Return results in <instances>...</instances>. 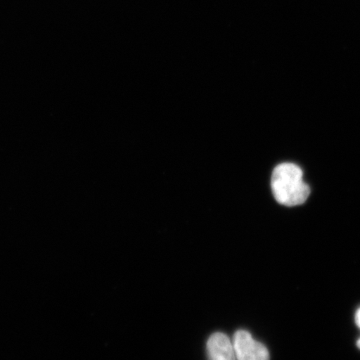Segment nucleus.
Listing matches in <instances>:
<instances>
[{
    "label": "nucleus",
    "instance_id": "obj_5",
    "mask_svg": "<svg viewBox=\"0 0 360 360\" xmlns=\"http://www.w3.org/2000/svg\"><path fill=\"white\" fill-rule=\"evenodd\" d=\"M357 347H359V348L360 349V340L359 341H357Z\"/></svg>",
    "mask_w": 360,
    "mask_h": 360
},
{
    "label": "nucleus",
    "instance_id": "obj_3",
    "mask_svg": "<svg viewBox=\"0 0 360 360\" xmlns=\"http://www.w3.org/2000/svg\"><path fill=\"white\" fill-rule=\"evenodd\" d=\"M208 360H236L233 345L224 333H213L207 341Z\"/></svg>",
    "mask_w": 360,
    "mask_h": 360
},
{
    "label": "nucleus",
    "instance_id": "obj_1",
    "mask_svg": "<svg viewBox=\"0 0 360 360\" xmlns=\"http://www.w3.org/2000/svg\"><path fill=\"white\" fill-rule=\"evenodd\" d=\"M271 188L277 202L285 206L302 205L310 194L302 168L295 163H281L274 168Z\"/></svg>",
    "mask_w": 360,
    "mask_h": 360
},
{
    "label": "nucleus",
    "instance_id": "obj_2",
    "mask_svg": "<svg viewBox=\"0 0 360 360\" xmlns=\"http://www.w3.org/2000/svg\"><path fill=\"white\" fill-rule=\"evenodd\" d=\"M232 345L236 360H270L269 349L262 343L253 340L248 331H236Z\"/></svg>",
    "mask_w": 360,
    "mask_h": 360
},
{
    "label": "nucleus",
    "instance_id": "obj_4",
    "mask_svg": "<svg viewBox=\"0 0 360 360\" xmlns=\"http://www.w3.org/2000/svg\"><path fill=\"white\" fill-rule=\"evenodd\" d=\"M355 323L360 328V309L357 310L356 314H355Z\"/></svg>",
    "mask_w": 360,
    "mask_h": 360
}]
</instances>
